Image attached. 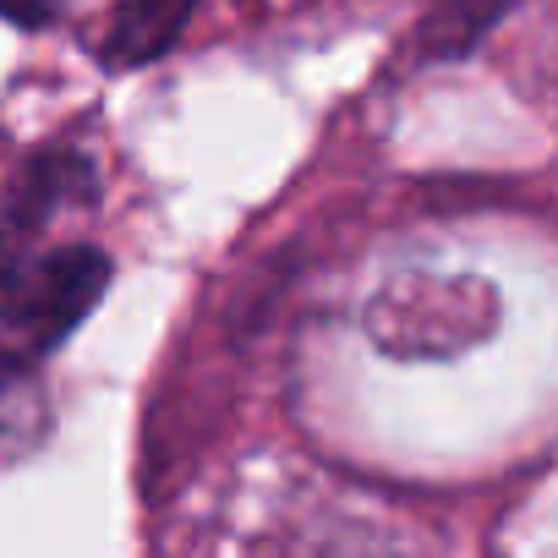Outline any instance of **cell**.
Masks as SVG:
<instances>
[{
  "mask_svg": "<svg viewBox=\"0 0 558 558\" xmlns=\"http://www.w3.org/2000/svg\"><path fill=\"white\" fill-rule=\"evenodd\" d=\"M110 257L99 246H17L0 252V356L17 367L50 362L110 291Z\"/></svg>",
  "mask_w": 558,
  "mask_h": 558,
  "instance_id": "1",
  "label": "cell"
},
{
  "mask_svg": "<svg viewBox=\"0 0 558 558\" xmlns=\"http://www.w3.org/2000/svg\"><path fill=\"white\" fill-rule=\"evenodd\" d=\"M498 329V296L482 279L411 274L367 307V335L389 356H454Z\"/></svg>",
  "mask_w": 558,
  "mask_h": 558,
  "instance_id": "2",
  "label": "cell"
},
{
  "mask_svg": "<svg viewBox=\"0 0 558 558\" xmlns=\"http://www.w3.org/2000/svg\"><path fill=\"white\" fill-rule=\"evenodd\" d=\"M94 192H99V175H94V159L88 154H77V148H45L23 170V181H17V192L7 203V219H0V252L28 246L56 219V208L94 203Z\"/></svg>",
  "mask_w": 558,
  "mask_h": 558,
  "instance_id": "3",
  "label": "cell"
},
{
  "mask_svg": "<svg viewBox=\"0 0 558 558\" xmlns=\"http://www.w3.org/2000/svg\"><path fill=\"white\" fill-rule=\"evenodd\" d=\"M197 12V0H121L116 23L105 34V61L110 66H148L165 50H175L186 17Z\"/></svg>",
  "mask_w": 558,
  "mask_h": 558,
  "instance_id": "4",
  "label": "cell"
},
{
  "mask_svg": "<svg viewBox=\"0 0 558 558\" xmlns=\"http://www.w3.org/2000/svg\"><path fill=\"white\" fill-rule=\"evenodd\" d=\"M34 373L39 367H17L0 356V471L34 454L50 433V400Z\"/></svg>",
  "mask_w": 558,
  "mask_h": 558,
  "instance_id": "5",
  "label": "cell"
},
{
  "mask_svg": "<svg viewBox=\"0 0 558 558\" xmlns=\"http://www.w3.org/2000/svg\"><path fill=\"white\" fill-rule=\"evenodd\" d=\"M509 7H514V0H433L422 39H427V50H433L438 61L465 56V50L482 45V34H487Z\"/></svg>",
  "mask_w": 558,
  "mask_h": 558,
  "instance_id": "6",
  "label": "cell"
},
{
  "mask_svg": "<svg viewBox=\"0 0 558 558\" xmlns=\"http://www.w3.org/2000/svg\"><path fill=\"white\" fill-rule=\"evenodd\" d=\"M0 12H7L12 23H23V28H39V23L56 17V0H0Z\"/></svg>",
  "mask_w": 558,
  "mask_h": 558,
  "instance_id": "7",
  "label": "cell"
}]
</instances>
